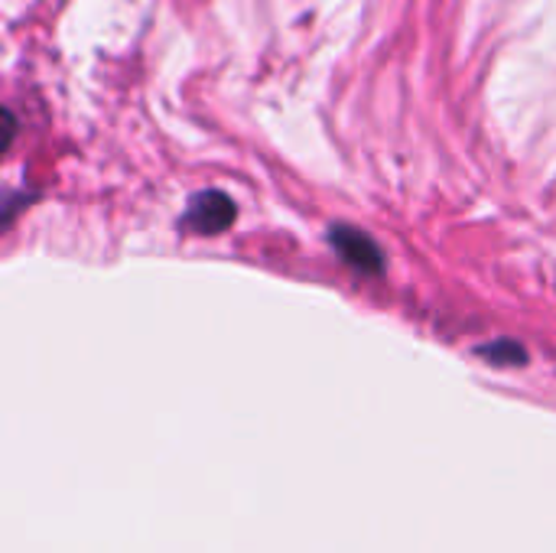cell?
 <instances>
[{"mask_svg": "<svg viewBox=\"0 0 556 553\" xmlns=\"http://www.w3.org/2000/svg\"><path fill=\"white\" fill-rule=\"evenodd\" d=\"M329 244L358 274H381L384 271V254L375 244V238L358 231V228H352V225H332L329 228Z\"/></svg>", "mask_w": 556, "mask_h": 553, "instance_id": "6da1fadb", "label": "cell"}, {"mask_svg": "<svg viewBox=\"0 0 556 553\" xmlns=\"http://www.w3.org/2000/svg\"><path fill=\"white\" fill-rule=\"evenodd\" d=\"M231 222H235V202L218 189H205L192 196L186 209V228L199 235H222Z\"/></svg>", "mask_w": 556, "mask_h": 553, "instance_id": "7a4b0ae2", "label": "cell"}, {"mask_svg": "<svg viewBox=\"0 0 556 553\" xmlns=\"http://www.w3.org/2000/svg\"><path fill=\"white\" fill-rule=\"evenodd\" d=\"M482 355H485V359H492V362H498V365H518V362H525V359H528V355H525V349H521L518 342H495V345L482 349Z\"/></svg>", "mask_w": 556, "mask_h": 553, "instance_id": "3957f363", "label": "cell"}]
</instances>
